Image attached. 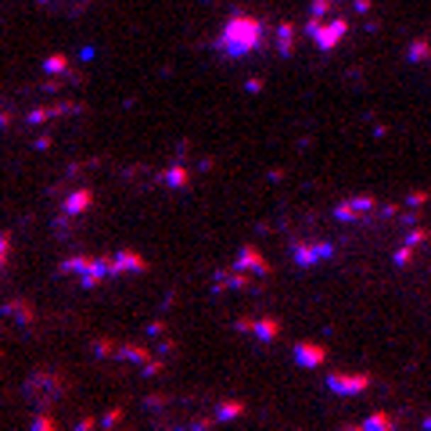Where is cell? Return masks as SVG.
Returning a JSON list of instances; mask_svg holds the SVG:
<instances>
[{"label": "cell", "instance_id": "4dcf8cb0", "mask_svg": "<svg viewBox=\"0 0 431 431\" xmlns=\"http://www.w3.org/2000/svg\"><path fill=\"white\" fill-rule=\"evenodd\" d=\"M43 4H58V0H43ZM72 4H83V0H72Z\"/></svg>", "mask_w": 431, "mask_h": 431}, {"label": "cell", "instance_id": "1f68e13d", "mask_svg": "<svg viewBox=\"0 0 431 431\" xmlns=\"http://www.w3.org/2000/svg\"><path fill=\"white\" fill-rule=\"evenodd\" d=\"M424 427H427V431H431V413H427V417H424Z\"/></svg>", "mask_w": 431, "mask_h": 431}, {"label": "cell", "instance_id": "f1b7e54d", "mask_svg": "<svg viewBox=\"0 0 431 431\" xmlns=\"http://www.w3.org/2000/svg\"><path fill=\"white\" fill-rule=\"evenodd\" d=\"M166 403H169L166 396H151V399H147V410H162V406H166Z\"/></svg>", "mask_w": 431, "mask_h": 431}, {"label": "cell", "instance_id": "2e32d148", "mask_svg": "<svg viewBox=\"0 0 431 431\" xmlns=\"http://www.w3.org/2000/svg\"><path fill=\"white\" fill-rule=\"evenodd\" d=\"M94 356H97V359L119 356V342H116V338H94Z\"/></svg>", "mask_w": 431, "mask_h": 431}, {"label": "cell", "instance_id": "8fae6325", "mask_svg": "<svg viewBox=\"0 0 431 431\" xmlns=\"http://www.w3.org/2000/svg\"><path fill=\"white\" fill-rule=\"evenodd\" d=\"M252 335H255L259 342H277V338L284 335V323H281L277 316H255Z\"/></svg>", "mask_w": 431, "mask_h": 431}, {"label": "cell", "instance_id": "cb8c5ba5", "mask_svg": "<svg viewBox=\"0 0 431 431\" xmlns=\"http://www.w3.org/2000/svg\"><path fill=\"white\" fill-rule=\"evenodd\" d=\"M97 424H101V417H79V420H76V427H72V431H94V427H97Z\"/></svg>", "mask_w": 431, "mask_h": 431}, {"label": "cell", "instance_id": "30bf717a", "mask_svg": "<svg viewBox=\"0 0 431 431\" xmlns=\"http://www.w3.org/2000/svg\"><path fill=\"white\" fill-rule=\"evenodd\" d=\"M4 316L15 320V323H22V328H29V323L36 320V309H33L29 298H8L4 302Z\"/></svg>", "mask_w": 431, "mask_h": 431}, {"label": "cell", "instance_id": "44dd1931", "mask_svg": "<svg viewBox=\"0 0 431 431\" xmlns=\"http://www.w3.org/2000/svg\"><path fill=\"white\" fill-rule=\"evenodd\" d=\"M427 237H431V234H427L424 227H413V230L406 234V241H403V245H410V248H420V245H427Z\"/></svg>", "mask_w": 431, "mask_h": 431}, {"label": "cell", "instance_id": "5bb4252c", "mask_svg": "<svg viewBox=\"0 0 431 431\" xmlns=\"http://www.w3.org/2000/svg\"><path fill=\"white\" fill-rule=\"evenodd\" d=\"M245 413V403L241 399H223L220 406H216V420L220 424H230V420H237Z\"/></svg>", "mask_w": 431, "mask_h": 431}, {"label": "cell", "instance_id": "4fadbf2b", "mask_svg": "<svg viewBox=\"0 0 431 431\" xmlns=\"http://www.w3.org/2000/svg\"><path fill=\"white\" fill-rule=\"evenodd\" d=\"M151 356H155V352H151L147 345H140V342H119V359H126V363H133V366H144Z\"/></svg>", "mask_w": 431, "mask_h": 431}, {"label": "cell", "instance_id": "8992f818", "mask_svg": "<svg viewBox=\"0 0 431 431\" xmlns=\"http://www.w3.org/2000/svg\"><path fill=\"white\" fill-rule=\"evenodd\" d=\"M252 274H241L237 266H227V269H220V274H216V281H212V291L220 295V291H248L252 288Z\"/></svg>", "mask_w": 431, "mask_h": 431}, {"label": "cell", "instance_id": "e0dca14e", "mask_svg": "<svg viewBox=\"0 0 431 431\" xmlns=\"http://www.w3.org/2000/svg\"><path fill=\"white\" fill-rule=\"evenodd\" d=\"M162 180H166L169 187H177V191H180V187H187V184H191V173H187L184 166H173V169L162 173Z\"/></svg>", "mask_w": 431, "mask_h": 431}, {"label": "cell", "instance_id": "9c48e42d", "mask_svg": "<svg viewBox=\"0 0 431 431\" xmlns=\"http://www.w3.org/2000/svg\"><path fill=\"white\" fill-rule=\"evenodd\" d=\"M295 363L306 366V370H316V366L328 363V349L316 345V342H298L295 345Z\"/></svg>", "mask_w": 431, "mask_h": 431}, {"label": "cell", "instance_id": "d4e9b609", "mask_svg": "<svg viewBox=\"0 0 431 431\" xmlns=\"http://www.w3.org/2000/svg\"><path fill=\"white\" fill-rule=\"evenodd\" d=\"M234 328H237V331H245V335H252V328H255V316H237V320H234Z\"/></svg>", "mask_w": 431, "mask_h": 431}, {"label": "cell", "instance_id": "6da1fadb", "mask_svg": "<svg viewBox=\"0 0 431 431\" xmlns=\"http://www.w3.org/2000/svg\"><path fill=\"white\" fill-rule=\"evenodd\" d=\"M262 43V22L252 18V15H234L227 26H223V36H220V50L227 58H245L255 47Z\"/></svg>", "mask_w": 431, "mask_h": 431}, {"label": "cell", "instance_id": "f546056e", "mask_svg": "<svg viewBox=\"0 0 431 431\" xmlns=\"http://www.w3.org/2000/svg\"><path fill=\"white\" fill-rule=\"evenodd\" d=\"M338 431H363V424H342Z\"/></svg>", "mask_w": 431, "mask_h": 431}, {"label": "cell", "instance_id": "9a60e30c", "mask_svg": "<svg viewBox=\"0 0 431 431\" xmlns=\"http://www.w3.org/2000/svg\"><path fill=\"white\" fill-rule=\"evenodd\" d=\"M363 431H399V424H396L392 413H370L363 420Z\"/></svg>", "mask_w": 431, "mask_h": 431}, {"label": "cell", "instance_id": "7c38bea8", "mask_svg": "<svg viewBox=\"0 0 431 431\" xmlns=\"http://www.w3.org/2000/svg\"><path fill=\"white\" fill-rule=\"evenodd\" d=\"M90 205H94V191H90V187H76V191L65 198L62 212H65V216H83Z\"/></svg>", "mask_w": 431, "mask_h": 431}, {"label": "cell", "instance_id": "7402d4cb", "mask_svg": "<svg viewBox=\"0 0 431 431\" xmlns=\"http://www.w3.org/2000/svg\"><path fill=\"white\" fill-rule=\"evenodd\" d=\"M162 370H166V359H158V356H151V359L140 366V374H144V377H158Z\"/></svg>", "mask_w": 431, "mask_h": 431}, {"label": "cell", "instance_id": "ac0fdd59", "mask_svg": "<svg viewBox=\"0 0 431 431\" xmlns=\"http://www.w3.org/2000/svg\"><path fill=\"white\" fill-rule=\"evenodd\" d=\"M29 431H58V417H54L50 410H40L36 417H33V427Z\"/></svg>", "mask_w": 431, "mask_h": 431}, {"label": "cell", "instance_id": "ba28073f", "mask_svg": "<svg viewBox=\"0 0 431 431\" xmlns=\"http://www.w3.org/2000/svg\"><path fill=\"white\" fill-rule=\"evenodd\" d=\"M335 248L328 245V241H298L295 245V262L302 266V269H309V266H316V262H323Z\"/></svg>", "mask_w": 431, "mask_h": 431}, {"label": "cell", "instance_id": "d6986e66", "mask_svg": "<svg viewBox=\"0 0 431 431\" xmlns=\"http://www.w3.org/2000/svg\"><path fill=\"white\" fill-rule=\"evenodd\" d=\"M277 47H281V54H291L295 50V26H281L277 29Z\"/></svg>", "mask_w": 431, "mask_h": 431}, {"label": "cell", "instance_id": "52a82bcc", "mask_svg": "<svg viewBox=\"0 0 431 431\" xmlns=\"http://www.w3.org/2000/svg\"><path fill=\"white\" fill-rule=\"evenodd\" d=\"M147 269V259L133 248H119L112 255V277H126V274H144Z\"/></svg>", "mask_w": 431, "mask_h": 431}, {"label": "cell", "instance_id": "603a6c76", "mask_svg": "<svg viewBox=\"0 0 431 431\" xmlns=\"http://www.w3.org/2000/svg\"><path fill=\"white\" fill-rule=\"evenodd\" d=\"M8 255H11V234H0V269L8 266Z\"/></svg>", "mask_w": 431, "mask_h": 431}, {"label": "cell", "instance_id": "4316f807", "mask_svg": "<svg viewBox=\"0 0 431 431\" xmlns=\"http://www.w3.org/2000/svg\"><path fill=\"white\" fill-rule=\"evenodd\" d=\"M147 335H151V338H166V323H162V320H151V323H147Z\"/></svg>", "mask_w": 431, "mask_h": 431}, {"label": "cell", "instance_id": "ffe728a7", "mask_svg": "<svg viewBox=\"0 0 431 431\" xmlns=\"http://www.w3.org/2000/svg\"><path fill=\"white\" fill-rule=\"evenodd\" d=\"M119 424H123V410H119V406H116V410H108V413L101 417V431H116Z\"/></svg>", "mask_w": 431, "mask_h": 431}, {"label": "cell", "instance_id": "484cf974", "mask_svg": "<svg viewBox=\"0 0 431 431\" xmlns=\"http://www.w3.org/2000/svg\"><path fill=\"white\" fill-rule=\"evenodd\" d=\"M410 259H413V248H410V245H403V248L396 252V266H410Z\"/></svg>", "mask_w": 431, "mask_h": 431}, {"label": "cell", "instance_id": "277c9868", "mask_svg": "<svg viewBox=\"0 0 431 431\" xmlns=\"http://www.w3.org/2000/svg\"><path fill=\"white\" fill-rule=\"evenodd\" d=\"M328 388L335 392V396H359V392H366L370 388V374H331L328 377Z\"/></svg>", "mask_w": 431, "mask_h": 431}, {"label": "cell", "instance_id": "83f0119b", "mask_svg": "<svg viewBox=\"0 0 431 431\" xmlns=\"http://www.w3.org/2000/svg\"><path fill=\"white\" fill-rule=\"evenodd\" d=\"M212 424H216V413H208V417H201V420H194V424H191V431H208Z\"/></svg>", "mask_w": 431, "mask_h": 431}, {"label": "cell", "instance_id": "7a4b0ae2", "mask_svg": "<svg viewBox=\"0 0 431 431\" xmlns=\"http://www.w3.org/2000/svg\"><path fill=\"white\" fill-rule=\"evenodd\" d=\"M62 392H65V377L54 370H36L26 381V396H33V399H58Z\"/></svg>", "mask_w": 431, "mask_h": 431}, {"label": "cell", "instance_id": "3957f363", "mask_svg": "<svg viewBox=\"0 0 431 431\" xmlns=\"http://www.w3.org/2000/svg\"><path fill=\"white\" fill-rule=\"evenodd\" d=\"M345 33H349V22H345L342 15H338L335 22H323V18H309V36H313V40H316V47H323V50L338 47Z\"/></svg>", "mask_w": 431, "mask_h": 431}, {"label": "cell", "instance_id": "5b68a950", "mask_svg": "<svg viewBox=\"0 0 431 431\" xmlns=\"http://www.w3.org/2000/svg\"><path fill=\"white\" fill-rule=\"evenodd\" d=\"M234 266L241 269V274H252V277H266V274H269V262H266V255H262L255 245H241Z\"/></svg>", "mask_w": 431, "mask_h": 431}]
</instances>
